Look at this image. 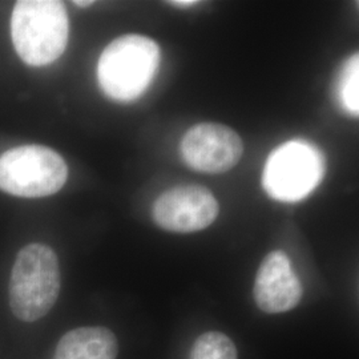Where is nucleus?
I'll use <instances>...</instances> for the list:
<instances>
[{
    "label": "nucleus",
    "instance_id": "nucleus-1",
    "mask_svg": "<svg viewBox=\"0 0 359 359\" xmlns=\"http://www.w3.org/2000/svg\"><path fill=\"white\" fill-rule=\"evenodd\" d=\"M161 62L157 43L142 35H124L111 41L97 62V81L118 103L140 99L151 87Z\"/></svg>",
    "mask_w": 359,
    "mask_h": 359
},
{
    "label": "nucleus",
    "instance_id": "nucleus-2",
    "mask_svg": "<svg viewBox=\"0 0 359 359\" xmlns=\"http://www.w3.org/2000/svg\"><path fill=\"white\" fill-rule=\"evenodd\" d=\"M69 34L65 3L57 0H20L11 15V38L19 57L41 67L57 60Z\"/></svg>",
    "mask_w": 359,
    "mask_h": 359
},
{
    "label": "nucleus",
    "instance_id": "nucleus-3",
    "mask_svg": "<svg viewBox=\"0 0 359 359\" xmlns=\"http://www.w3.org/2000/svg\"><path fill=\"white\" fill-rule=\"evenodd\" d=\"M60 266L50 246L29 244L16 256L10 278V308L23 322H35L50 313L60 293Z\"/></svg>",
    "mask_w": 359,
    "mask_h": 359
},
{
    "label": "nucleus",
    "instance_id": "nucleus-4",
    "mask_svg": "<svg viewBox=\"0 0 359 359\" xmlns=\"http://www.w3.org/2000/svg\"><path fill=\"white\" fill-rule=\"evenodd\" d=\"M68 179L65 158L48 147L22 145L0 156V191L38 198L59 192Z\"/></svg>",
    "mask_w": 359,
    "mask_h": 359
},
{
    "label": "nucleus",
    "instance_id": "nucleus-5",
    "mask_svg": "<svg viewBox=\"0 0 359 359\" xmlns=\"http://www.w3.org/2000/svg\"><path fill=\"white\" fill-rule=\"evenodd\" d=\"M325 175V157L308 142L293 140L283 144L268 157L262 185L271 198L297 203L316 191Z\"/></svg>",
    "mask_w": 359,
    "mask_h": 359
},
{
    "label": "nucleus",
    "instance_id": "nucleus-6",
    "mask_svg": "<svg viewBox=\"0 0 359 359\" xmlns=\"http://www.w3.org/2000/svg\"><path fill=\"white\" fill-rule=\"evenodd\" d=\"M243 154L244 142L238 133L222 124H197L185 133L181 142V156L185 164L208 175L231 170Z\"/></svg>",
    "mask_w": 359,
    "mask_h": 359
},
{
    "label": "nucleus",
    "instance_id": "nucleus-7",
    "mask_svg": "<svg viewBox=\"0 0 359 359\" xmlns=\"http://www.w3.org/2000/svg\"><path fill=\"white\" fill-rule=\"evenodd\" d=\"M219 205L215 194L201 185H181L163 193L152 209L154 221L164 231L194 233L210 226Z\"/></svg>",
    "mask_w": 359,
    "mask_h": 359
},
{
    "label": "nucleus",
    "instance_id": "nucleus-8",
    "mask_svg": "<svg viewBox=\"0 0 359 359\" xmlns=\"http://www.w3.org/2000/svg\"><path fill=\"white\" fill-rule=\"evenodd\" d=\"M302 293V285L289 257L274 250L264 258L253 290L258 308L269 314L290 311L299 304Z\"/></svg>",
    "mask_w": 359,
    "mask_h": 359
},
{
    "label": "nucleus",
    "instance_id": "nucleus-9",
    "mask_svg": "<svg viewBox=\"0 0 359 359\" xmlns=\"http://www.w3.org/2000/svg\"><path fill=\"white\" fill-rule=\"evenodd\" d=\"M117 354L115 334L102 326H87L65 334L53 359H116Z\"/></svg>",
    "mask_w": 359,
    "mask_h": 359
},
{
    "label": "nucleus",
    "instance_id": "nucleus-10",
    "mask_svg": "<svg viewBox=\"0 0 359 359\" xmlns=\"http://www.w3.org/2000/svg\"><path fill=\"white\" fill-rule=\"evenodd\" d=\"M237 348L228 335L209 332L197 338L191 351V359H238Z\"/></svg>",
    "mask_w": 359,
    "mask_h": 359
},
{
    "label": "nucleus",
    "instance_id": "nucleus-11",
    "mask_svg": "<svg viewBox=\"0 0 359 359\" xmlns=\"http://www.w3.org/2000/svg\"><path fill=\"white\" fill-rule=\"evenodd\" d=\"M338 96L342 107L351 116L359 115V56L353 55L347 60L338 83Z\"/></svg>",
    "mask_w": 359,
    "mask_h": 359
},
{
    "label": "nucleus",
    "instance_id": "nucleus-12",
    "mask_svg": "<svg viewBox=\"0 0 359 359\" xmlns=\"http://www.w3.org/2000/svg\"><path fill=\"white\" fill-rule=\"evenodd\" d=\"M198 1L196 0H173V1H168V4L173 6V7H177V8H189L196 6Z\"/></svg>",
    "mask_w": 359,
    "mask_h": 359
},
{
    "label": "nucleus",
    "instance_id": "nucleus-13",
    "mask_svg": "<svg viewBox=\"0 0 359 359\" xmlns=\"http://www.w3.org/2000/svg\"><path fill=\"white\" fill-rule=\"evenodd\" d=\"M74 4L77 6V7H90V4H93V1H80V0H76V1H74Z\"/></svg>",
    "mask_w": 359,
    "mask_h": 359
}]
</instances>
